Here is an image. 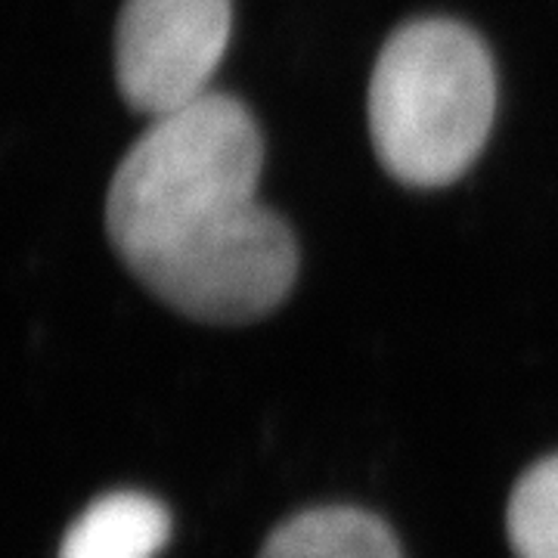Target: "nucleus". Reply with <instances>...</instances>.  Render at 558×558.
Wrapping results in <instances>:
<instances>
[{
    "label": "nucleus",
    "instance_id": "nucleus-4",
    "mask_svg": "<svg viewBox=\"0 0 558 558\" xmlns=\"http://www.w3.org/2000/svg\"><path fill=\"white\" fill-rule=\"evenodd\" d=\"M171 537V515L159 499L116 490L94 499L65 531L57 558H156Z\"/></svg>",
    "mask_w": 558,
    "mask_h": 558
},
{
    "label": "nucleus",
    "instance_id": "nucleus-6",
    "mask_svg": "<svg viewBox=\"0 0 558 558\" xmlns=\"http://www.w3.org/2000/svg\"><path fill=\"white\" fill-rule=\"evenodd\" d=\"M506 531L515 558H558V453L521 475L506 509Z\"/></svg>",
    "mask_w": 558,
    "mask_h": 558
},
{
    "label": "nucleus",
    "instance_id": "nucleus-1",
    "mask_svg": "<svg viewBox=\"0 0 558 558\" xmlns=\"http://www.w3.org/2000/svg\"><path fill=\"white\" fill-rule=\"evenodd\" d=\"M264 137L236 97L205 94L156 119L106 193V233L128 270L183 317L248 323L299 274L289 223L258 202Z\"/></svg>",
    "mask_w": 558,
    "mask_h": 558
},
{
    "label": "nucleus",
    "instance_id": "nucleus-5",
    "mask_svg": "<svg viewBox=\"0 0 558 558\" xmlns=\"http://www.w3.org/2000/svg\"><path fill=\"white\" fill-rule=\"evenodd\" d=\"M258 558H403L376 515L348 506L301 512L267 537Z\"/></svg>",
    "mask_w": 558,
    "mask_h": 558
},
{
    "label": "nucleus",
    "instance_id": "nucleus-3",
    "mask_svg": "<svg viewBox=\"0 0 558 558\" xmlns=\"http://www.w3.org/2000/svg\"><path fill=\"white\" fill-rule=\"evenodd\" d=\"M233 28V0H124L116 81L140 116L165 119L202 100Z\"/></svg>",
    "mask_w": 558,
    "mask_h": 558
},
{
    "label": "nucleus",
    "instance_id": "nucleus-2",
    "mask_svg": "<svg viewBox=\"0 0 558 558\" xmlns=\"http://www.w3.org/2000/svg\"><path fill=\"white\" fill-rule=\"evenodd\" d=\"M497 116V69L478 32L413 20L385 40L369 78V137L403 186L438 190L481 156Z\"/></svg>",
    "mask_w": 558,
    "mask_h": 558
}]
</instances>
